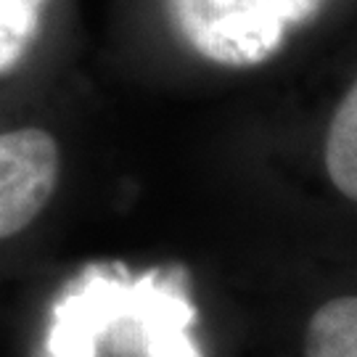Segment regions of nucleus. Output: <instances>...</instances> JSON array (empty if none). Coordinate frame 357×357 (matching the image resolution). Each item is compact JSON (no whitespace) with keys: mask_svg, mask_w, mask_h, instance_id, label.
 I'll use <instances>...</instances> for the list:
<instances>
[{"mask_svg":"<svg viewBox=\"0 0 357 357\" xmlns=\"http://www.w3.org/2000/svg\"><path fill=\"white\" fill-rule=\"evenodd\" d=\"M196 310L175 275L122 281L93 270L53 307L45 357H93L98 342L130 326L141 357H202L191 342Z\"/></svg>","mask_w":357,"mask_h":357,"instance_id":"obj_1","label":"nucleus"},{"mask_svg":"<svg viewBox=\"0 0 357 357\" xmlns=\"http://www.w3.org/2000/svg\"><path fill=\"white\" fill-rule=\"evenodd\" d=\"M178 38L196 56L228 69L270 61L326 0H165Z\"/></svg>","mask_w":357,"mask_h":357,"instance_id":"obj_2","label":"nucleus"},{"mask_svg":"<svg viewBox=\"0 0 357 357\" xmlns=\"http://www.w3.org/2000/svg\"><path fill=\"white\" fill-rule=\"evenodd\" d=\"M61 175V151L51 132L19 128L0 132V241L22 233L48 206Z\"/></svg>","mask_w":357,"mask_h":357,"instance_id":"obj_3","label":"nucleus"},{"mask_svg":"<svg viewBox=\"0 0 357 357\" xmlns=\"http://www.w3.org/2000/svg\"><path fill=\"white\" fill-rule=\"evenodd\" d=\"M323 159L339 193L357 204V79L333 112Z\"/></svg>","mask_w":357,"mask_h":357,"instance_id":"obj_4","label":"nucleus"},{"mask_svg":"<svg viewBox=\"0 0 357 357\" xmlns=\"http://www.w3.org/2000/svg\"><path fill=\"white\" fill-rule=\"evenodd\" d=\"M305 357H357V296H336L315 310L305 331Z\"/></svg>","mask_w":357,"mask_h":357,"instance_id":"obj_5","label":"nucleus"},{"mask_svg":"<svg viewBox=\"0 0 357 357\" xmlns=\"http://www.w3.org/2000/svg\"><path fill=\"white\" fill-rule=\"evenodd\" d=\"M51 0H0V75H8L24 61L43 26V13Z\"/></svg>","mask_w":357,"mask_h":357,"instance_id":"obj_6","label":"nucleus"}]
</instances>
